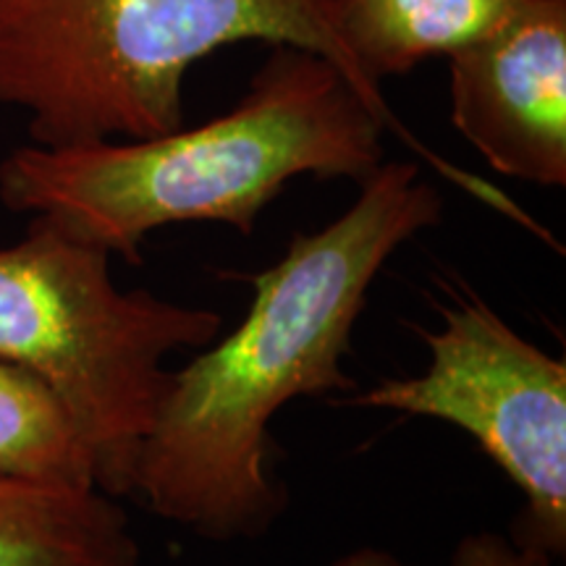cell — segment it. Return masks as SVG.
Here are the masks:
<instances>
[{"label":"cell","mask_w":566,"mask_h":566,"mask_svg":"<svg viewBox=\"0 0 566 566\" xmlns=\"http://www.w3.org/2000/svg\"><path fill=\"white\" fill-rule=\"evenodd\" d=\"M116 495L0 478V566H139Z\"/></svg>","instance_id":"cell-7"},{"label":"cell","mask_w":566,"mask_h":566,"mask_svg":"<svg viewBox=\"0 0 566 566\" xmlns=\"http://www.w3.org/2000/svg\"><path fill=\"white\" fill-rule=\"evenodd\" d=\"M451 122L495 174L566 187V0H527L449 55Z\"/></svg>","instance_id":"cell-6"},{"label":"cell","mask_w":566,"mask_h":566,"mask_svg":"<svg viewBox=\"0 0 566 566\" xmlns=\"http://www.w3.org/2000/svg\"><path fill=\"white\" fill-rule=\"evenodd\" d=\"M0 478L101 488L80 422L45 380L0 359Z\"/></svg>","instance_id":"cell-9"},{"label":"cell","mask_w":566,"mask_h":566,"mask_svg":"<svg viewBox=\"0 0 566 566\" xmlns=\"http://www.w3.org/2000/svg\"><path fill=\"white\" fill-rule=\"evenodd\" d=\"M237 42L321 53L388 105L328 0H0V105L42 147L158 137L187 124L189 69Z\"/></svg>","instance_id":"cell-3"},{"label":"cell","mask_w":566,"mask_h":566,"mask_svg":"<svg viewBox=\"0 0 566 566\" xmlns=\"http://www.w3.org/2000/svg\"><path fill=\"white\" fill-rule=\"evenodd\" d=\"M554 558L543 551L522 546L512 535L480 530V533L464 535L451 554L449 566H551ZM328 566H417L401 562L391 551L363 546L346 551L334 558Z\"/></svg>","instance_id":"cell-10"},{"label":"cell","mask_w":566,"mask_h":566,"mask_svg":"<svg viewBox=\"0 0 566 566\" xmlns=\"http://www.w3.org/2000/svg\"><path fill=\"white\" fill-rule=\"evenodd\" d=\"M441 216L417 163L384 160L336 221L242 275L252 286L244 321L171 370L129 495L205 541L265 535L289 506L273 472L275 415L302 396L357 391L344 357L367 294L394 252Z\"/></svg>","instance_id":"cell-1"},{"label":"cell","mask_w":566,"mask_h":566,"mask_svg":"<svg viewBox=\"0 0 566 566\" xmlns=\"http://www.w3.org/2000/svg\"><path fill=\"white\" fill-rule=\"evenodd\" d=\"M338 38L373 87L424 59L454 55L504 27L527 0H328Z\"/></svg>","instance_id":"cell-8"},{"label":"cell","mask_w":566,"mask_h":566,"mask_svg":"<svg viewBox=\"0 0 566 566\" xmlns=\"http://www.w3.org/2000/svg\"><path fill=\"white\" fill-rule=\"evenodd\" d=\"M394 124L391 108L334 61L273 45L242 101L200 126L17 147L0 160V202L139 265L147 237L166 226L223 223L250 237L300 176L359 184L386 160L384 134Z\"/></svg>","instance_id":"cell-2"},{"label":"cell","mask_w":566,"mask_h":566,"mask_svg":"<svg viewBox=\"0 0 566 566\" xmlns=\"http://www.w3.org/2000/svg\"><path fill=\"white\" fill-rule=\"evenodd\" d=\"M428 367L349 396V405L454 424L525 495L522 546L566 554V365L516 334L470 286L446 283Z\"/></svg>","instance_id":"cell-5"},{"label":"cell","mask_w":566,"mask_h":566,"mask_svg":"<svg viewBox=\"0 0 566 566\" xmlns=\"http://www.w3.org/2000/svg\"><path fill=\"white\" fill-rule=\"evenodd\" d=\"M113 258L48 218L0 247V359L38 375L80 422L101 491L129 495L171 367L221 334L216 310L122 289Z\"/></svg>","instance_id":"cell-4"}]
</instances>
